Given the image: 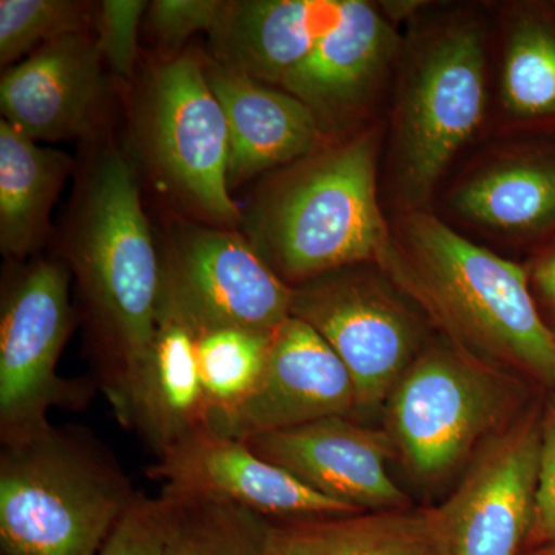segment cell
<instances>
[{"label": "cell", "instance_id": "cell-14", "mask_svg": "<svg viewBox=\"0 0 555 555\" xmlns=\"http://www.w3.org/2000/svg\"><path fill=\"white\" fill-rule=\"evenodd\" d=\"M246 443L313 491L363 513L409 507L408 495L387 470L396 452L392 440L386 430L371 429L350 416H328Z\"/></svg>", "mask_w": 555, "mask_h": 555}, {"label": "cell", "instance_id": "cell-13", "mask_svg": "<svg viewBox=\"0 0 555 555\" xmlns=\"http://www.w3.org/2000/svg\"><path fill=\"white\" fill-rule=\"evenodd\" d=\"M352 377L337 353L305 321L288 317L273 334L264 371L255 389L207 425L236 440L292 429L356 412Z\"/></svg>", "mask_w": 555, "mask_h": 555}, {"label": "cell", "instance_id": "cell-10", "mask_svg": "<svg viewBox=\"0 0 555 555\" xmlns=\"http://www.w3.org/2000/svg\"><path fill=\"white\" fill-rule=\"evenodd\" d=\"M542 420L528 414L489 438L436 513L441 555H517L534 518Z\"/></svg>", "mask_w": 555, "mask_h": 555}, {"label": "cell", "instance_id": "cell-3", "mask_svg": "<svg viewBox=\"0 0 555 555\" xmlns=\"http://www.w3.org/2000/svg\"><path fill=\"white\" fill-rule=\"evenodd\" d=\"M377 156L378 131H363L292 164L251 204L247 240L288 286L389 254Z\"/></svg>", "mask_w": 555, "mask_h": 555}, {"label": "cell", "instance_id": "cell-15", "mask_svg": "<svg viewBox=\"0 0 555 555\" xmlns=\"http://www.w3.org/2000/svg\"><path fill=\"white\" fill-rule=\"evenodd\" d=\"M102 62L87 31L40 47L2 76V119L36 142L80 137L104 94Z\"/></svg>", "mask_w": 555, "mask_h": 555}, {"label": "cell", "instance_id": "cell-9", "mask_svg": "<svg viewBox=\"0 0 555 555\" xmlns=\"http://www.w3.org/2000/svg\"><path fill=\"white\" fill-rule=\"evenodd\" d=\"M72 275L40 261L3 291L0 310V441L17 443L51 426L54 408L79 409L90 387L60 377L57 364L73 327Z\"/></svg>", "mask_w": 555, "mask_h": 555}, {"label": "cell", "instance_id": "cell-11", "mask_svg": "<svg viewBox=\"0 0 555 555\" xmlns=\"http://www.w3.org/2000/svg\"><path fill=\"white\" fill-rule=\"evenodd\" d=\"M160 255L164 284L201 328L273 334L291 317L292 287L236 232L181 225Z\"/></svg>", "mask_w": 555, "mask_h": 555}, {"label": "cell", "instance_id": "cell-2", "mask_svg": "<svg viewBox=\"0 0 555 555\" xmlns=\"http://www.w3.org/2000/svg\"><path fill=\"white\" fill-rule=\"evenodd\" d=\"M401 248L382 261L449 341L489 366L555 385V337L528 275L430 214L403 219Z\"/></svg>", "mask_w": 555, "mask_h": 555}, {"label": "cell", "instance_id": "cell-29", "mask_svg": "<svg viewBox=\"0 0 555 555\" xmlns=\"http://www.w3.org/2000/svg\"><path fill=\"white\" fill-rule=\"evenodd\" d=\"M225 3L222 0H156L150 3L149 22L153 33L169 49H177L198 31L210 35Z\"/></svg>", "mask_w": 555, "mask_h": 555}, {"label": "cell", "instance_id": "cell-12", "mask_svg": "<svg viewBox=\"0 0 555 555\" xmlns=\"http://www.w3.org/2000/svg\"><path fill=\"white\" fill-rule=\"evenodd\" d=\"M147 474L164 481V494L232 503L272 521L363 513L313 491L246 441L219 436L208 425L164 451Z\"/></svg>", "mask_w": 555, "mask_h": 555}, {"label": "cell", "instance_id": "cell-32", "mask_svg": "<svg viewBox=\"0 0 555 555\" xmlns=\"http://www.w3.org/2000/svg\"><path fill=\"white\" fill-rule=\"evenodd\" d=\"M532 555H555V543L553 545L540 546Z\"/></svg>", "mask_w": 555, "mask_h": 555}, {"label": "cell", "instance_id": "cell-6", "mask_svg": "<svg viewBox=\"0 0 555 555\" xmlns=\"http://www.w3.org/2000/svg\"><path fill=\"white\" fill-rule=\"evenodd\" d=\"M369 264L332 270L292 287L291 317L315 328L352 377L353 415L386 404L429 343L425 310Z\"/></svg>", "mask_w": 555, "mask_h": 555}, {"label": "cell", "instance_id": "cell-25", "mask_svg": "<svg viewBox=\"0 0 555 555\" xmlns=\"http://www.w3.org/2000/svg\"><path fill=\"white\" fill-rule=\"evenodd\" d=\"M503 104L520 118L555 115V28L524 17L507 39L502 78Z\"/></svg>", "mask_w": 555, "mask_h": 555}, {"label": "cell", "instance_id": "cell-31", "mask_svg": "<svg viewBox=\"0 0 555 555\" xmlns=\"http://www.w3.org/2000/svg\"><path fill=\"white\" fill-rule=\"evenodd\" d=\"M532 281L555 308V244L537 259L532 269Z\"/></svg>", "mask_w": 555, "mask_h": 555}, {"label": "cell", "instance_id": "cell-1", "mask_svg": "<svg viewBox=\"0 0 555 555\" xmlns=\"http://www.w3.org/2000/svg\"><path fill=\"white\" fill-rule=\"evenodd\" d=\"M91 332L98 385L120 425L130 427L163 295L156 250L137 171L118 152L102 153L83 182L68 243Z\"/></svg>", "mask_w": 555, "mask_h": 555}, {"label": "cell", "instance_id": "cell-21", "mask_svg": "<svg viewBox=\"0 0 555 555\" xmlns=\"http://www.w3.org/2000/svg\"><path fill=\"white\" fill-rule=\"evenodd\" d=\"M72 170L65 153L40 147L0 120V248L24 258L49 230L50 211Z\"/></svg>", "mask_w": 555, "mask_h": 555}, {"label": "cell", "instance_id": "cell-7", "mask_svg": "<svg viewBox=\"0 0 555 555\" xmlns=\"http://www.w3.org/2000/svg\"><path fill=\"white\" fill-rule=\"evenodd\" d=\"M485 108V39L470 22L427 36L401 79L393 126L397 184L408 203L429 196L480 124Z\"/></svg>", "mask_w": 555, "mask_h": 555}, {"label": "cell", "instance_id": "cell-28", "mask_svg": "<svg viewBox=\"0 0 555 555\" xmlns=\"http://www.w3.org/2000/svg\"><path fill=\"white\" fill-rule=\"evenodd\" d=\"M167 503L163 495H137L98 555H164Z\"/></svg>", "mask_w": 555, "mask_h": 555}, {"label": "cell", "instance_id": "cell-27", "mask_svg": "<svg viewBox=\"0 0 555 555\" xmlns=\"http://www.w3.org/2000/svg\"><path fill=\"white\" fill-rule=\"evenodd\" d=\"M145 11L149 3L144 0H105L98 9V49L119 78L133 76L139 24Z\"/></svg>", "mask_w": 555, "mask_h": 555}, {"label": "cell", "instance_id": "cell-30", "mask_svg": "<svg viewBox=\"0 0 555 555\" xmlns=\"http://www.w3.org/2000/svg\"><path fill=\"white\" fill-rule=\"evenodd\" d=\"M528 542L546 546L555 543V408L542 420L534 518Z\"/></svg>", "mask_w": 555, "mask_h": 555}, {"label": "cell", "instance_id": "cell-4", "mask_svg": "<svg viewBox=\"0 0 555 555\" xmlns=\"http://www.w3.org/2000/svg\"><path fill=\"white\" fill-rule=\"evenodd\" d=\"M139 492L82 427L54 426L0 452L3 555H98Z\"/></svg>", "mask_w": 555, "mask_h": 555}, {"label": "cell", "instance_id": "cell-24", "mask_svg": "<svg viewBox=\"0 0 555 555\" xmlns=\"http://www.w3.org/2000/svg\"><path fill=\"white\" fill-rule=\"evenodd\" d=\"M273 334L199 327L198 366L208 415L229 411L255 389L264 371Z\"/></svg>", "mask_w": 555, "mask_h": 555}, {"label": "cell", "instance_id": "cell-19", "mask_svg": "<svg viewBox=\"0 0 555 555\" xmlns=\"http://www.w3.org/2000/svg\"><path fill=\"white\" fill-rule=\"evenodd\" d=\"M198 324L163 280L155 335L139 386L130 429L156 456L207 425L208 403L198 366Z\"/></svg>", "mask_w": 555, "mask_h": 555}, {"label": "cell", "instance_id": "cell-16", "mask_svg": "<svg viewBox=\"0 0 555 555\" xmlns=\"http://www.w3.org/2000/svg\"><path fill=\"white\" fill-rule=\"evenodd\" d=\"M396 49V31L374 5L346 0L337 27L280 87L313 113L321 130L337 126L366 102Z\"/></svg>", "mask_w": 555, "mask_h": 555}, {"label": "cell", "instance_id": "cell-20", "mask_svg": "<svg viewBox=\"0 0 555 555\" xmlns=\"http://www.w3.org/2000/svg\"><path fill=\"white\" fill-rule=\"evenodd\" d=\"M270 521V555H441L434 509Z\"/></svg>", "mask_w": 555, "mask_h": 555}, {"label": "cell", "instance_id": "cell-5", "mask_svg": "<svg viewBox=\"0 0 555 555\" xmlns=\"http://www.w3.org/2000/svg\"><path fill=\"white\" fill-rule=\"evenodd\" d=\"M517 400L516 375L443 337L427 343L393 387L386 433L415 477L440 481L513 422Z\"/></svg>", "mask_w": 555, "mask_h": 555}, {"label": "cell", "instance_id": "cell-22", "mask_svg": "<svg viewBox=\"0 0 555 555\" xmlns=\"http://www.w3.org/2000/svg\"><path fill=\"white\" fill-rule=\"evenodd\" d=\"M463 218L505 233L529 235L555 225V158L507 159L478 171L454 195Z\"/></svg>", "mask_w": 555, "mask_h": 555}, {"label": "cell", "instance_id": "cell-17", "mask_svg": "<svg viewBox=\"0 0 555 555\" xmlns=\"http://www.w3.org/2000/svg\"><path fill=\"white\" fill-rule=\"evenodd\" d=\"M204 69L228 120L229 185L317 152L320 124L297 98L218 62Z\"/></svg>", "mask_w": 555, "mask_h": 555}, {"label": "cell", "instance_id": "cell-8", "mask_svg": "<svg viewBox=\"0 0 555 555\" xmlns=\"http://www.w3.org/2000/svg\"><path fill=\"white\" fill-rule=\"evenodd\" d=\"M139 105V147L159 184L214 224L238 222L228 120L203 65L190 56L158 65Z\"/></svg>", "mask_w": 555, "mask_h": 555}, {"label": "cell", "instance_id": "cell-23", "mask_svg": "<svg viewBox=\"0 0 555 555\" xmlns=\"http://www.w3.org/2000/svg\"><path fill=\"white\" fill-rule=\"evenodd\" d=\"M160 495L167 503L164 555H270L268 518L217 500Z\"/></svg>", "mask_w": 555, "mask_h": 555}, {"label": "cell", "instance_id": "cell-18", "mask_svg": "<svg viewBox=\"0 0 555 555\" xmlns=\"http://www.w3.org/2000/svg\"><path fill=\"white\" fill-rule=\"evenodd\" d=\"M346 0H236L210 33L218 64L248 78L281 86L283 79L334 30Z\"/></svg>", "mask_w": 555, "mask_h": 555}, {"label": "cell", "instance_id": "cell-26", "mask_svg": "<svg viewBox=\"0 0 555 555\" xmlns=\"http://www.w3.org/2000/svg\"><path fill=\"white\" fill-rule=\"evenodd\" d=\"M89 3L72 0H2L0 62L21 60L53 40L86 31Z\"/></svg>", "mask_w": 555, "mask_h": 555}]
</instances>
